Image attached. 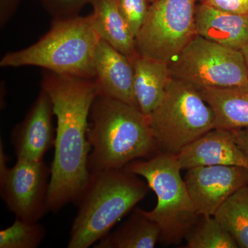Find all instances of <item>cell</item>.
<instances>
[{
  "mask_svg": "<svg viewBox=\"0 0 248 248\" xmlns=\"http://www.w3.org/2000/svg\"><path fill=\"white\" fill-rule=\"evenodd\" d=\"M41 87L48 93L57 119L55 155L48 193V212L76 202L89 181L91 150L87 138L90 111L98 94L94 79L44 69Z\"/></svg>",
  "mask_w": 248,
  "mask_h": 248,
  "instance_id": "6da1fadb",
  "label": "cell"
},
{
  "mask_svg": "<svg viewBox=\"0 0 248 248\" xmlns=\"http://www.w3.org/2000/svg\"><path fill=\"white\" fill-rule=\"evenodd\" d=\"M89 118L90 172L124 169L135 160L158 153L148 116L138 108L97 94Z\"/></svg>",
  "mask_w": 248,
  "mask_h": 248,
  "instance_id": "7a4b0ae2",
  "label": "cell"
},
{
  "mask_svg": "<svg viewBox=\"0 0 248 248\" xmlns=\"http://www.w3.org/2000/svg\"><path fill=\"white\" fill-rule=\"evenodd\" d=\"M124 169L91 172L77 201V214L68 248H88L107 236L116 223L141 202L149 191L147 182Z\"/></svg>",
  "mask_w": 248,
  "mask_h": 248,
  "instance_id": "3957f363",
  "label": "cell"
},
{
  "mask_svg": "<svg viewBox=\"0 0 248 248\" xmlns=\"http://www.w3.org/2000/svg\"><path fill=\"white\" fill-rule=\"evenodd\" d=\"M100 39L93 14L53 19L45 36L27 48L6 53L0 66H37L58 74L94 79V53Z\"/></svg>",
  "mask_w": 248,
  "mask_h": 248,
  "instance_id": "277c9868",
  "label": "cell"
},
{
  "mask_svg": "<svg viewBox=\"0 0 248 248\" xmlns=\"http://www.w3.org/2000/svg\"><path fill=\"white\" fill-rule=\"evenodd\" d=\"M125 168L144 178L157 197L155 208L143 213L159 225L161 244L171 246L182 242L200 216L181 175L176 155L158 153L147 160H135Z\"/></svg>",
  "mask_w": 248,
  "mask_h": 248,
  "instance_id": "5b68a950",
  "label": "cell"
},
{
  "mask_svg": "<svg viewBox=\"0 0 248 248\" xmlns=\"http://www.w3.org/2000/svg\"><path fill=\"white\" fill-rule=\"evenodd\" d=\"M147 116L158 153L177 155L215 128L213 111L200 92L172 78L159 105Z\"/></svg>",
  "mask_w": 248,
  "mask_h": 248,
  "instance_id": "8992f818",
  "label": "cell"
},
{
  "mask_svg": "<svg viewBox=\"0 0 248 248\" xmlns=\"http://www.w3.org/2000/svg\"><path fill=\"white\" fill-rule=\"evenodd\" d=\"M174 79L200 90L227 88L248 81L241 50L196 35L169 63Z\"/></svg>",
  "mask_w": 248,
  "mask_h": 248,
  "instance_id": "52a82bcc",
  "label": "cell"
},
{
  "mask_svg": "<svg viewBox=\"0 0 248 248\" xmlns=\"http://www.w3.org/2000/svg\"><path fill=\"white\" fill-rule=\"evenodd\" d=\"M195 0H156L135 37L137 53L170 63L197 35Z\"/></svg>",
  "mask_w": 248,
  "mask_h": 248,
  "instance_id": "ba28073f",
  "label": "cell"
},
{
  "mask_svg": "<svg viewBox=\"0 0 248 248\" xmlns=\"http://www.w3.org/2000/svg\"><path fill=\"white\" fill-rule=\"evenodd\" d=\"M7 156L0 143V193L10 211L24 221L36 223L46 212L51 169L44 161L17 159L7 167Z\"/></svg>",
  "mask_w": 248,
  "mask_h": 248,
  "instance_id": "9c48e42d",
  "label": "cell"
},
{
  "mask_svg": "<svg viewBox=\"0 0 248 248\" xmlns=\"http://www.w3.org/2000/svg\"><path fill=\"white\" fill-rule=\"evenodd\" d=\"M184 180L198 215L214 216L232 194L248 185V170L237 166H200L187 170Z\"/></svg>",
  "mask_w": 248,
  "mask_h": 248,
  "instance_id": "30bf717a",
  "label": "cell"
},
{
  "mask_svg": "<svg viewBox=\"0 0 248 248\" xmlns=\"http://www.w3.org/2000/svg\"><path fill=\"white\" fill-rule=\"evenodd\" d=\"M53 106L45 90L41 89L25 118L14 127L11 140L17 159L43 161L46 152L55 144Z\"/></svg>",
  "mask_w": 248,
  "mask_h": 248,
  "instance_id": "8fae6325",
  "label": "cell"
},
{
  "mask_svg": "<svg viewBox=\"0 0 248 248\" xmlns=\"http://www.w3.org/2000/svg\"><path fill=\"white\" fill-rule=\"evenodd\" d=\"M182 170L200 166H237L247 168L244 153L233 130L214 128L191 142L177 155Z\"/></svg>",
  "mask_w": 248,
  "mask_h": 248,
  "instance_id": "7c38bea8",
  "label": "cell"
},
{
  "mask_svg": "<svg viewBox=\"0 0 248 248\" xmlns=\"http://www.w3.org/2000/svg\"><path fill=\"white\" fill-rule=\"evenodd\" d=\"M98 94L138 108L134 93L133 68L128 58L100 39L94 57Z\"/></svg>",
  "mask_w": 248,
  "mask_h": 248,
  "instance_id": "4fadbf2b",
  "label": "cell"
},
{
  "mask_svg": "<svg viewBox=\"0 0 248 248\" xmlns=\"http://www.w3.org/2000/svg\"><path fill=\"white\" fill-rule=\"evenodd\" d=\"M197 35L228 48L241 50L248 45V14L225 12L202 2L196 6Z\"/></svg>",
  "mask_w": 248,
  "mask_h": 248,
  "instance_id": "5bb4252c",
  "label": "cell"
},
{
  "mask_svg": "<svg viewBox=\"0 0 248 248\" xmlns=\"http://www.w3.org/2000/svg\"><path fill=\"white\" fill-rule=\"evenodd\" d=\"M130 61L133 68V86L139 108L150 115L159 105L170 81L169 63L137 54Z\"/></svg>",
  "mask_w": 248,
  "mask_h": 248,
  "instance_id": "9a60e30c",
  "label": "cell"
},
{
  "mask_svg": "<svg viewBox=\"0 0 248 248\" xmlns=\"http://www.w3.org/2000/svg\"><path fill=\"white\" fill-rule=\"evenodd\" d=\"M198 91L213 111L215 128H248V81L231 87Z\"/></svg>",
  "mask_w": 248,
  "mask_h": 248,
  "instance_id": "2e32d148",
  "label": "cell"
},
{
  "mask_svg": "<svg viewBox=\"0 0 248 248\" xmlns=\"http://www.w3.org/2000/svg\"><path fill=\"white\" fill-rule=\"evenodd\" d=\"M94 29L102 40L127 58L138 54L135 37L115 0H92Z\"/></svg>",
  "mask_w": 248,
  "mask_h": 248,
  "instance_id": "e0dca14e",
  "label": "cell"
},
{
  "mask_svg": "<svg viewBox=\"0 0 248 248\" xmlns=\"http://www.w3.org/2000/svg\"><path fill=\"white\" fill-rule=\"evenodd\" d=\"M161 228L141 209L94 244L95 248H153L161 239Z\"/></svg>",
  "mask_w": 248,
  "mask_h": 248,
  "instance_id": "ac0fdd59",
  "label": "cell"
},
{
  "mask_svg": "<svg viewBox=\"0 0 248 248\" xmlns=\"http://www.w3.org/2000/svg\"><path fill=\"white\" fill-rule=\"evenodd\" d=\"M214 217L232 236L238 247L248 248V185L232 194Z\"/></svg>",
  "mask_w": 248,
  "mask_h": 248,
  "instance_id": "d6986e66",
  "label": "cell"
},
{
  "mask_svg": "<svg viewBox=\"0 0 248 248\" xmlns=\"http://www.w3.org/2000/svg\"><path fill=\"white\" fill-rule=\"evenodd\" d=\"M184 239L187 248H237L230 233L214 216L201 215Z\"/></svg>",
  "mask_w": 248,
  "mask_h": 248,
  "instance_id": "ffe728a7",
  "label": "cell"
},
{
  "mask_svg": "<svg viewBox=\"0 0 248 248\" xmlns=\"http://www.w3.org/2000/svg\"><path fill=\"white\" fill-rule=\"evenodd\" d=\"M45 228L16 217L9 228L0 232V248H36L46 236Z\"/></svg>",
  "mask_w": 248,
  "mask_h": 248,
  "instance_id": "44dd1931",
  "label": "cell"
},
{
  "mask_svg": "<svg viewBox=\"0 0 248 248\" xmlns=\"http://www.w3.org/2000/svg\"><path fill=\"white\" fill-rule=\"evenodd\" d=\"M121 14L136 37L149 9L148 0H115Z\"/></svg>",
  "mask_w": 248,
  "mask_h": 248,
  "instance_id": "7402d4cb",
  "label": "cell"
},
{
  "mask_svg": "<svg viewBox=\"0 0 248 248\" xmlns=\"http://www.w3.org/2000/svg\"><path fill=\"white\" fill-rule=\"evenodd\" d=\"M53 19H66L79 16V13L92 0H39Z\"/></svg>",
  "mask_w": 248,
  "mask_h": 248,
  "instance_id": "603a6c76",
  "label": "cell"
},
{
  "mask_svg": "<svg viewBox=\"0 0 248 248\" xmlns=\"http://www.w3.org/2000/svg\"><path fill=\"white\" fill-rule=\"evenodd\" d=\"M202 2L225 12L248 14V0H202Z\"/></svg>",
  "mask_w": 248,
  "mask_h": 248,
  "instance_id": "cb8c5ba5",
  "label": "cell"
},
{
  "mask_svg": "<svg viewBox=\"0 0 248 248\" xmlns=\"http://www.w3.org/2000/svg\"><path fill=\"white\" fill-rule=\"evenodd\" d=\"M21 0H0V27H4L17 11Z\"/></svg>",
  "mask_w": 248,
  "mask_h": 248,
  "instance_id": "d4e9b609",
  "label": "cell"
},
{
  "mask_svg": "<svg viewBox=\"0 0 248 248\" xmlns=\"http://www.w3.org/2000/svg\"><path fill=\"white\" fill-rule=\"evenodd\" d=\"M235 138L238 145L244 153L245 159L248 170V128L239 129V130H234Z\"/></svg>",
  "mask_w": 248,
  "mask_h": 248,
  "instance_id": "484cf974",
  "label": "cell"
},
{
  "mask_svg": "<svg viewBox=\"0 0 248 248\" xmlns=\"http://www.w3.org/2000/svg\"><path fill=\"white\" fill-rule=\"evenodd\" d=\"M243 55H244L245 63H246V68H247V71L248 73V45L245 46L242 50H241Z\"/></svg>",
  "mask_w": 248,
  "mask_h": 248,
  "instance_id": "4316f807",
  "label": "cell"
},
{
  "mask_svg": "<svg viewBox=\"0 0 248 248\" xmlns=\"http://www.w3.org/2000/svg\"><path fill=\"white\" fill-rule=\"evenodd\" d=\"M148 2L150 3V4H152V3L155 2V1H156V0H148Z\"/></svg>",
  "mask_w": 248,
  "mask_h": 248,
  "instance_id": "83f0119b",
  "label": "cell"
}]
</instances>
